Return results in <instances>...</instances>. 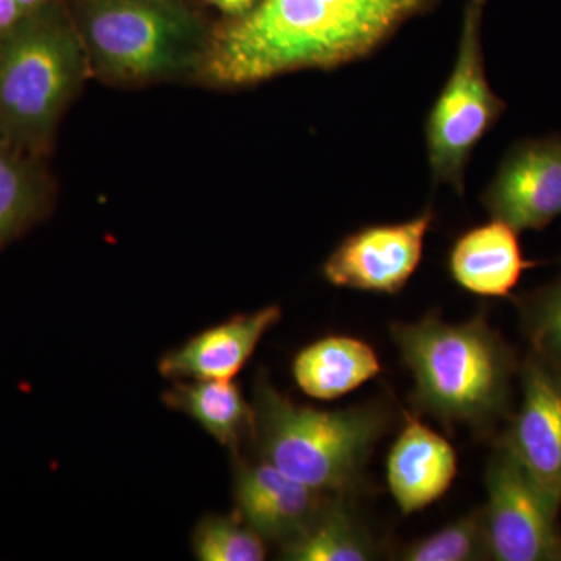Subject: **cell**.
<instances>
[{"label": "cell", "mask_w": 561, "mask_h": 561, "mask_svg": "<svg viewBox=\"0 0 561 561\" xmlns=\"http://www.w3.org/2000/svg\"><path fill=\"white\" fill-rule=\"evenodd\" d=\"M434 219V210L427 208L411 220L351 232L324 262V279L345 289L400 294L423 260Z\"/></svg>", "instance_id": "8"}, {"label": "cell", "mask_w": 561, "mask_h": 561, "mask_svg": "<svg viewBox=\"0 0 561 561\" xmlns=\"http://www.w3.org/2000/svg\"><path fill=\"white\" fill-rule=\"evenodd\" d=\"M378 553L351 494L337 493L328 494L309 526L279 548L280 559L287 561H368Z\"/></svg>", "instance_id": "17"}, {"label": "cell", "mask_w": 561, "mask_h": 561, "mask_svg": "<svg viewBox=\"0 0 561 561\" xmlns=\"http://www.w3.org/2000/svg\"><path fill=\"white\" fill-rule=\"evenodd\" d=\"M404 561H479L490 560L489 541L482 508H476L456 522L405 546Z\"/></svg>", "instance_id": "19"}, {"label": "cell", "mask_w": 561, "mask_h": 561, "mask_svg": "<svg viewBox=\"0 0 561 561\" xmlns=\"http://www.w3.org/2000/svg\"><path fill=\"white\" fill-rule=\"evenodd\" d=\"M519 232L491 219L472 227L453 243L448 271L454 283L478 297H508L535 262L524 257Z\"/></svg>", "instance_id": "14"}, {"label": "cell", "mask_w": 561, "mask_h": 561, "mask_svg": "<svg viewBox=\"0 0 561 561\" xmlns=\"http://www.w3.org/2000/svg\"><path fill=\"white\" fill-rule=\"evenodd\" d=\"M531 351L561 371V272L516 300Z\"/></svg>", "instance_id": "21"}, {"label": "cell", "mask_w": 561, "mask_h": 561, "mask_svg": "<svg viewBox=\"0 0 561 561\" xmlns=\"http://www.w3.org/2000/svg\"><path fill=\"white\" fill-rule=\"evenodd\" d=\"M378 353L351 335H327L295 356L291 375L298 389L320 401H334L381 373Z\"/></svg>", "instance_id": "15"}, {"label": "cell", "mask_w": 561, "mask_h": 561, "mask_svg": "<svg viewBox=\"0 0 561 561\" xmlns=\"http://www.w3.org/2000/svg\"><path fill=\"white\" fill-rule=\"evenodd\" d=\"M491 219L545 230L561 216V135L515 144L482 194Z\"/></svg>", "instance_id": "9"}, {"label": "cell", "mask_w": 561, "mask_h": 561, "mask_svg": "<svg viewBox=\"0 0 561 561\" xmlns=\"http://www.w3.org/2000/svg\"><path fill=\"white\" fill-rule=\"evenodd\" d=\"M70 14L90 69L122 83L202 70L213 39L184 0H77Z\"/></svg>", "instance_id": "5"}, {"label": "cell", "mask_w": 561, "mask_h": 561, "mask_svg": "<svg viewBox=\"0 0 561 561\" xmlns=\"http://www.w3.org/2000/svg\"><path fill=\"white\" fill-rule=\"evenodd\" d=\"M518 375L522 404L500 440L561 505V371L530 351Z\"/></svg>", "instance_id": "10"}, {"label": "cell", "mask_w": 561, "mask_h": 561, "mask_svg": "<svg viewBox=\"0 0 561 561\" xmlns=\"http://www.w3.org/2000/svg\"><path fill=\"white\" fill-rule=\"evenodd\" d=\"M485 0H468L451 76L424 124L427 161L434 183L463 194L472 151L496 125L505 102L491 90L483 61L481 27Z\"/></svg>", "instance_id": "6"}, {"label": "cell", "mask_w": 561, "mask_h": 561, "mask_svg": "<svg viewBox=\"0 0 561 561\" xmlns=\"http://www.w3.org/2000/svg\"><path fill=\"white\" fill-rule=\"evenodd\" d=\"M280 316L278 306H267L231 317L164 354L158 368L172 381H232Z\"/></svg>", "instance_id": "12"}, {"label": "cell", "mask_w": 561, "mask_h": 561, "mask_svg": "<svg viewBox=\"0 0 561 561\" xmlns=\"http://www.w3.org/2000/svg\"><path fill=\"white\" fill-rule=\"evenodd\" d=\"M55 0H0V38Z\"/></svg>", "instance_id": "22"}, {"label": "cell", "mask_w": 561, "mask_h": 561, "mask_svg": "<svg viewBox=\"0 0 561 561\" xmlns=\"http://www.w3.org/2000/svg\"><path fill=\"white\" fill-rule=\"evenodd\" d=\"M404 426L387 459L391 496L404 515L423 511L445 496L457 474L451 443L411 413L402 411Z\"/></svg>", "instance_id": "13"}, {"label": "cell", "mask_w": 561, "mask_h": 561, "mask_svg": "<svg viewBox=\"0 0 561 561\" xmlns=\"http://www.w3.org/2000/svg\"><path fill=\"white\" fill-rule=\"evenodd\" d=\"M192 549L202 561H262L267 557V541L236 513L203 518Z\"/></svg>", "instance_id": "20"}, {"label": "cell", "mask_w": 561, "mask_h": 561, "mask_svg": "<svg viewBox=\"0 0 561 561\" xmlns=\"http://www.w3.org/2000/svg\"><path fill=\"white\" fill-rule=\"evenodd\" d=\"M172 411L194 420L206 434L234 456L253 440L254 409L231 381H175L162 394Z\"/></svg>", "instance_id": "16"}, {"label": "cell", "mask_w": 561, "mask_h": 561, "mask_svg": "<svg viewBox=\"0 0 561 561\" xmlns=\"http://www.w3.org/2000/svg\"><path fill=\"white\" fill-rule=\"evenodd\" d=\"M485 489L490 560L561 561L560 504L501 440L486 463Z\"/></svg>", "instance_id": "7"}, {"label": "cell", "mask_w": 561, "mask_h": 561, "mask_svg": "<svg viewBox=\"0 0 561 561\" xmlns=\"http://www.w3.org/2000/svg\"><path fill=\"white\" fill-rule=\"evenodd\" d=\"M90 69L62 0L0 38V142L38 157Z\"/></svg>", "instance_id": "4"}, {"label": "cell", "mask_w": 561, "mask_h": 561, "mask_svg": "<svg viewBox=\"0 0 561 561\" xmlns=\"http://www.w3.org/2000/svg\"><path fill=\"white\" fill-rule=\"evenodd\" d=\"M328 494L295 481L268 461H234L236 515L279 548L309 526Z\"/></svg>", "instance_id": "11"}, {"label": "cell", "mask_w": 561, "mask_h": 561, "mask_svg": "<svg viewBox=\"0 0 561 561\" xmlns=\"http://www.w3.org/2000/svg\"><path fill=\"white\" fill-rule=\"evenodd\" d=\"M390 335L412 373L416 412L446 426L463 424L482 432L507 415L519 364L485 317L446 323L427 316L391 324Z\"/></svg>", "instance_id": "2"}, {"label": "cell", "mask_w": 561, "mask_h": 561, "mask_svg": "<svg viewBox=\"0 0 561 561\" xmlns=\"http://www.w3.org/2000/svg\"><path fill=\"white\" fill-rule=\"evenodd\" d=\"M438 0H260L213 31L203 76L250 87L301 69H334L375 54Z\"/></svg>", "instance_id": "1"}, {"label": "cell", "mask_w": 561, "mask_h": 561, "mask_svg": "<svg viewBox=\"0 0 561 561\" xmlns=\"http://www.w3.org/2000/svg\"><path fill=\"white\" fill-rule=\"evenodd\" d=\"M253 443L257 459L323 493L360 490L368 460L390 430L387 402L339 411L298 404L260 373L253 393Z\"/></svg>", "instance_id": "3"}, {"label": "cell", "mask_w": 561, "mask_h": 561, "mask_svg": "<svg viewBox=\"0 0 561 561\" xmlns=\"http://www.w3.org/2000/svg\"><path fill=\"white\" fill-rule=\"evenodd\" d=\"M46 181L36 158L0 142V249L39 216Z\"/></svg>", "instance_id": "18"}, {"label": "cell", "mask_w": 561, "mask_h": 561, "mask_svg": "<svg viewBox=\"0 0 561 561\" xmlns=\"http://www.w3.org/2000/svg\"><path fill=\"white\" fill-rule=\"evenodd\" d=\"M220 13L227 14L228 20L241 18L257 5L260 0H205Z\"/></svg>", "instance_id": "23"}]
</instances>
